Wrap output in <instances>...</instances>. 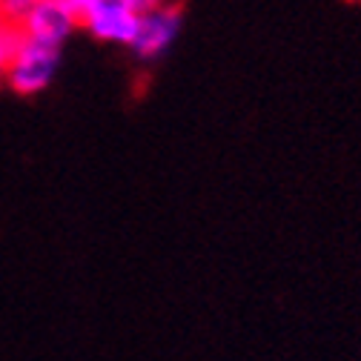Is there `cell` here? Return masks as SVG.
<instances>
[{"label": "cell", "instance_id": "8992f818", "mask_svg": "<svg viewBox=\"0 0 361 361\" xmlns=\"http://www.w3.org/2000/svg\"><path fill=\"white\" fill-rule=\"evenodd\" d=\"M37 4H40V0H0V20L20 29V23L29 18V12Z\"/></svg>", "mask_w": 361, "mask_h": 361}, {"label": "cell", "instance_id": "7a4b0ae2", "mask_svg": "<svg viewBox=\"0 0 361 361\" xmlns=\"http://www.w3.org/2000/svg\"><path fill=\"white\" fill-rule=\"evenodd\" d=\"M180 26H184V9H180L175 0H166L164 6L141 15L138 35H135L129 52L147 63L164 58L172 49V43L178 40Z\"/></svg>", "mask_w": 361, "mask_h": 361}, {"label": "cell", "instance_id": "277c9868", "mask_svg": "<svg viewBox=\"0 0 361 361\" xmlns=\"http://www.w3.org/2000/svg\"><path fill=\"white\" fill-rule=\"evenodd\" d=\"M80 26V12L69 0H40V4L29 12V18L20 23V35L32 37L47 47L63 49V43L75 35Z\"/></svg>", "mask_w": 361, "mask_h": 361}, {"label": "cell", "instance_id": "6da1fadb", "mask_svg": "<svg viewBox=\"0 0 361 361\" xmlns=\"http://www.w3.org/2000/svg\"><path fill=\"white\" fill-rule=\"evenodd\" d=\"M58 66H61V49L20 35L6 72V83L18 95H37L55 80Z\"/></svg>", "mask_w": 361, "mask_h": 361}, {"label": "cell", "instance_id": "3957f363", "mask_svg": "<svg viewBox=\"0 0 361 361\" xmlns=\"http://www.w3.org/2000/svg\"><path fill=\"white\" fill-rule=\"evenodd\" d=\"M138 23L141 15L129 9L126 0H89L80 9V26L104 43L132 47L135 35H138Z\"/></svg>", "mask_w": 361, "mask_h": 361}, {"label": "cell", "instance_id": "5b68a950", "mask_svg": "<svg viewBox=\"0 0 361 361\" xmlns=\"http://www.w3.org/2000/svg\"><path fill=\"white\" fill-rule=\"evenodd\" d=\"M18 40H20V29L0 20V80H6L12 55H15V49H18Z\"/></svg>", "mask_w": 361, "mask_h": 361}, {"label": "cell", "instance_id": "52a82bcc", "mask_svg": "<svg viewBox=\"0 0 361 361\" xmlns=\"http://www.w3.org/2000/svg\"><path fill=\"white\" fill-rule=\"evenodd\" d=\"M69 4H75V6H78V12H80V9L89 4V0H69Z\"/></svg>", "mask_w": 361, "mask_h": 361}]
</instances>
